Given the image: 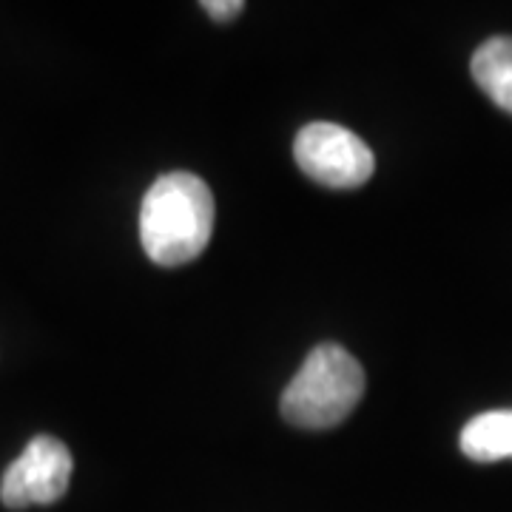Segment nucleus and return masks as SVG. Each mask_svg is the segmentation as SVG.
<instances>
[{
	"label": "nucleus",
	"instance_id": "f257e3e1",
	"mask_svg": "<svg viewBox=\"0 0 512 512\" xmlns=\"http://www.w3.org/2000/svg\"><path fill=\"white\" fill-rule=\"evenodd\" d=\"M214 231V194L191 171H171L148 188L140 208V242L151 262L177 268L205 251Z\"/></svg>",
	"mask_w": 512,
	"mask_h": 512
},
{
	"label": "nucleus",
	"instance_id": "f03ea898",
	"mask_svg": "<svg viewBox=\"0 0 512 512\" xmlns=\"http://www.w3.org/2000/svg\"><path fill=\"white\" fill-rule=\"evenodd\" d=\"M365 393V370L339 345H319L282 393V416L293 427L328 430L348 419Z\"/></svg>",
	"mask_w": 512,
	"mask_h": 512
},
{
	"label": "nucleus",
	"instance_id": "7ed1b4c3",
	"mask_svg": "<svg viewBox=\"0 0 512 512\" xmlns=\"http://www.w3.org/2000/svg\"><path fill=\"white\" fill-rule=\"evenodd\" d=\"M293 157L311 180L339 191L365 185L376 168L365 140L336 123H308L296 134Z\"/></svg>",
	"mask_w": 512,
	"mask_h": 512
},
{
	"label": "nucleus",
	"instance_id": "20e7f679",
	"mask_svg": "<svg viewBox=\"0 0 512 512\" xmlns=\"http://www.w3.org/2000/svg\"><path fill=\"white\" fill-rule=\"evenodd\" d=\"M72 453L63 441L37 436L0 478V501L9 510L60 501L72 481Z\"/></svg>",
	"mask_w": 512,
	"mask_h": 512
},
{
	"label": "nucleus",
	"instance_id": "39448f33",
	"mask_svg": "<svg viewBox=\"0 0 512 512\" xmlns=\"http://www.w3.org/2000/svg\"><path fill=\"white\" fill-rule=\"evenodd\" d=\"M473 80L498 109L512 114V37H490L473 55Z\"/></svg>",
	"mask_w": 512,
	"mask_h": 512
},
{
	"label": "nucleus",
	"instance_id": "423d86ee",
	"mask_svg": "<svg viewBox=\"0 0 512 512\" xmlns=\"http://www.w3.org/2000/svg\"><path fill=\"white\" fill-rule=\"evenodd\" d=\"M461 453L478 464L512 458V410H493L467 421L461 430Z\"/></svg>",
	"mask_w": 512,
	"mask_h": 512
},
{
	"label": "nucleus",
	"instance_id": "0eeeda50",
	"mask_svg": "<svg viewBox=\"0 0 512 512\" xmlns=\"http://www.w3.org/2000/svg\"><path fill=\"white\" fill-rule=\"evenodd\" d=\"M202 9L214 20H231L242 12V0H205Z\"/></svg>",
	"mask_w": 512,
	"mask_h": 512
}]
</instances>
